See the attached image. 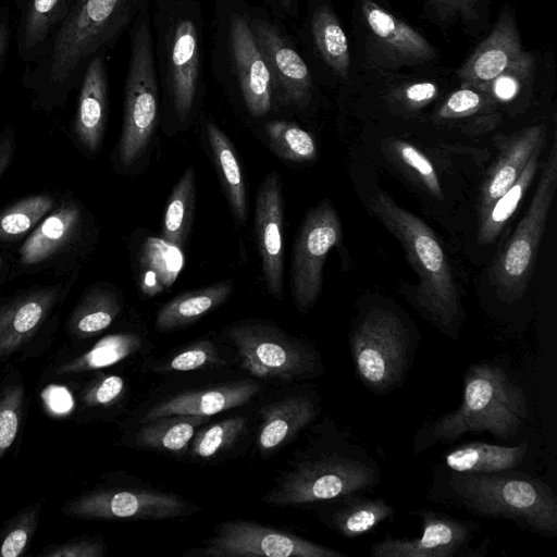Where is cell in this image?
I'll use <instances>...</instances> for the list:
<instances>
[{
	"label": "cell",
	"instance_id": "obj_30",
	"mask_svg": "<svg viewBox=\"0 0 557 557\" xmlns=\"http://www.w3.org/2000/svg\"><path fill=\"white\" fill-rule=\"evenodd\" d=\"M141 346L143 338L136 333L110 334L84 352L58 359L51 368V375L67 376L109 367L134 355Z\"/></svg>",
	"mask_w": 557,
	"mask_h": 557
},
{
	"label": "cell",
	"instance_id": "obj_10",
	"mask_svg": "<svg viewBox=\"0 0 557 557\" xmlns=\"http://www.w3.org/2000/svg\"><path fill=\"white\" fill-rule=\"evenodd\" d=\"M342 223L332 202L322 200L305 216L290 262L289 285L297 309L306 313L317 301L323 267L331 249L342 240Z\"/></svg>",
	"mask_w": 557,
	"mask_h": 557
},
{
	"label": "cell",
	"instance_id": "obj_19",
	"mask_svg": "<svg viewBox=\"0 0 557 557\" xmlns=\"http://www.w3.org/2000/svg\"><path fill=\"white\" fill-rule=\"evenodd\" d=\"M230 39L246 108L253 116H262L272 107L273 81L251 27L242 16L232 18Z\"/></svg>",
	"mask_w": 557,
	"mask_h": 557
},
{
	"label": "cell",
	"instance_id": "obj_8",
	"mask_svg": "<svg viewBox=\"0 0 557 557\" xmlns=\"http://www.w3.org/2000/svg\"><path fill=\"white\" fill-rule=\"evenodd\" d=\"M556 188L557 144L554 139L528 210L488 271L490 282L502 301L518 300L529 285Z\"/></svg>",
	"mask_w": 557,
	"mask_h": 557
},
{
	"label": "cell",
	"instance_id": "obj_23",
	"mask_svg": "<svg viewBox=\"0 0 557 557\" xmlns=\"http://www.w3.org/2000/svg\"><path fill=\"white\" fill-rule=\"evenodd\" d=\"M318 400L307 394L293 395L260 409L257 447L268 456L288 444L318 414Z\"/></svg>",
	"mask_w": 557,
	"mask_h": 557
},
{
	"label": "cell",
	"instance_id": "obj_7",
	"mask_svg": "<svg viewBox=\"0 0 557 557\" xmlns=\"http://www.w3.org/2000/svg\"><path fill=\"white\" fill-rule=\"evenodd\" d=\"M223 336L236 351L240 368L256 377L288 383L323 370L313 347L267 321L234 322L223 330Z\"/></svg>",
	"mask_w": 557,
	"mask_h": 557
},
{
	"label": "cell",
	"instance_id": "obj_3",
	"mask_svg": "<svg viewBox=\"0 0 557 557\" xmlns=\"http://www.w3.org/2000/svg\"><path fill=\"white\" fill-rule=\"evenodd\" d=\"M527 417L524 392L505 369L491 362L474 363L465 373L459 407L421 426L414 435L413 451L456 441L468 432H488L510 440Z\"/></svg>",
	"mask_w": 557,
	"mask_h": 557
},
{
	"label": "cell",
	"instance_id": "obj_41",
	"mask_svg": "<svg viewBox=\"0 0 557 557\" xmlns=\"http://www.w3.org/2000/svg\"><path fill=\"white\" fill-rule=\"evenodd\" d=\"M247 419L235 416L209 426L199 428L190 442V456L197 460H210L230 448L244 433Z\"/></svg>",
	"mask_w": 557,
	"mask_h": 557
},
{
	"label": "cell",
	"instance_id": "obj_49",
	"mask_svg": "<svg viewBox=\"0 0 557 557\" xmlns=\"http://www.w3.org/2000/svg\"><path fill=\"white\" fill-rule=\"evenodd\" d=\"M437 15L446 21L456 17L466 21L476 20L479 4L482 0H428Z\"/></svg>",
	"mask_w": 557,
	"mask_h": 557
},
{
	"label": "cell",
	"instance_id": "obj_32",
	"mask_svg": "<svg viewBox=\"0 0 557 557\" xmlns=\"http://www.w3.org/2000/svg\"><path fill=\"white\" fill-rule=\"evenodd\" d=\"M206 417L171 416L141 423L135 433L138 446L162 453L184 454Z\"/></svg>",
	"mask_w": 557,
	"mask_h": 557
},
{
	"label": "cell",
	"instance_id": "obj_16",
	"mask_svg": "<svg viewBox=\"0 0 557 557\" xmlns=\"http://www.w3.org/2000/svg\"><path fill=\"white\" fill-rule=\"evenodd\" d=\"M283 221L280 176L276 172H270L261 182L256 197L255 233L263 280L269 293L276 299L282 298L284 288Z\"/></svg>",
	"mask_w": 557,
	"mask_h": 557
},
{
	"label": "cell",
	"instance_id": "obj_5",
	"mask_svg": "<svg viewBox=\"0 0 557 557\" xmlns=\"http://www.w3.org/2000/svg\"><path fill=\"white\" fill-rule=\"evenodd\" d=\"M349 346L359 381L370 392L384 395L401 385L411 364L414 342L395 311L372 307L354 324Z\"/></svg>",
	"mask_w": 557,
	"mask_h": 557
},
{
	"label": "cell",
	"instance_id": "obj_25",
	"mask_svg": "<svg viewBox=\"0 0 557 557\" xmlns=\"http://www.w3.org/2000/svg\"><path fill=\"white\" fill-rule=\"evenodd\" d=\"M198 40L195 24L182 20L174 28L170 54V83L174 108L181 121L189 114L198 81Z\"/></svg>",
	"mask_w": 557,
	"mask_h": 557
},
{
	"label": "cell",
	"instance_id": "obj_1",
	"mask_svg": "<svg viewBox=\"0 0 557 557\" xmlns=\"http://www.w3.org/2000/svg\"><path fill=\"white\" fill-rule=\"evenodd\" d=\"M433 499L473 515L506 519L543 536L557 533V498L542 480L516 469L493 473L445 470L431 487Z\"/></svg>",
	"mask_w": 557,
	"mask_h": 557
},
{
	"label": "cell",
	"instance_id": "obj_40",
	"mask_svg": "<svg viewBox=\"0 0 557 557\" xmlns=\"http://www.w3.org/2000/svg\"><path fill=\"white\" fill-rule=\"evenodd\" d=\"M264 131L271 148L280 158L290 162L315 159L318 149L313 137L298 125L274 120L264 125Z\"/></svg>",
	"mask_w": 557,
	"mask_h": 557
},
{
	"label": "cell",
	"instance_id": "obj_46",
	"mask_svg": "<svg viewBox=\"0 0 557 557\" xmlns=\"http://www.w3.org/2000/svg\"><path fill=\"white\" fill-rule=\"evenodd\" d=\"M534 72L533 55L524 52L512 65L478 88L497 100L512 99Z\"/></svg>",
	"mask_w": 557,
	"mask_h": 557
},
{
	"label": "cell",
	"instance_id": "obj_14",
	"mask_svg": "<svg viewBox=\"0 0 557 557\" xmlns=\"http://www.w3.org/2000/svg\"><path fill=\"white\" fill-rule=\"evenodd\" d=\"M361 12L372 42L370 57L379 66L395 70L423 64L437 57L425 38L375 2L362 0Z\"/></svg>",
	"mask_w": 557,
	"mask_h": 557
},
{
	"label": "cell",
	"instance_id": "obj_24",
	"mask_svg": "<svg viewBox=\"0 0 557 557\" xmlns=\"http://www.w3.org/2000/svg\"><path fill=\"white\" fill-rule=\"evenodd\" d=\"M108 107L106 65L101 57H95L84 73L78 95L74 132L81 145L96 153L102 141Z\"/></svg>",
	"mask_w": 557,
	"mask_h": 557
},
{
	"label": "cell",
	"instance_id": "obj_42",
	"mask_svg": "<svg viewBox=\"0 0 557 557\" xmlns=\"http://www.w3.org/2000/svg\"><path fill=\"white\" fill-rule=\"evenodd\" d=\"M40 503H33L0 528V557H18L25 553L39 524Z\"/></svg>",
	"mask_w": 557,
	"mask_h": 557
},
{
	"label": "cell",
	"instance_id": "obj_50",
	"mask_svg": "<svg viewBox=\"0 0 557 557\" xmlns=\"http://www.w3.org/2000/svg\"><path fill=\"white\" fill-rule=\"evenodd\" d=\"M437 86L431 82H419L401 90V99L409 107L418 108L431 102L437 95Z\"/></svg>",
	"mask_w": 557,
	"mask_h": 557
},
{
	"label": "cell",
	"instance_id": "obj_37",
	"mask_svg": "<svg viewBox=\"0 0 557 557\" xmlns=\"http://www.w3.org/2000/svg\"><path fill=\"white\" fill-rule=\"evenodd\" d=\"M73 0H29L21 20L20 52L38 48L66 16Z\"/></svg>",
	"mask_w": 557,
	"mask_h": 557
},
{
	"label": "cell",
	"instance_id": "obj_52",
	"mask_svg": "<svg viewBox=\"0 0 557 557\" xmlns=\"http://www.w3.org/2000/svg\"><path fill=\"white\" fill-rule=\"evenodd\" d=\"M9 27L5 23H0V64L3 60L5 49L8 46V39H9Z\"/></svg>",
	"mask_w": 557,
	"mask_h": 557
},
{
	"label": "cell",
	"instance_id": "obj_31",
	"mask_svg": "<svg viewBox=\"0 0 557 557\" xmlns=\"http://www.w3.org/2000/svg\"><path fill=\"white\" fill-rule=\"evenodd\" d=\"M184 265L182 248L163 238L149 237L138 261L140 290L149 297L170 288Z\"/></svg>",
	"mask_w": 557,
	"mask_h": 557
},
{
	"label": "cell",
	"instance_id": "obj_33",
	"mask_svg": "<svg viewBox=\"0 0 557 557\" xmlns=\"http://www.w3.org/2000/svg\"><path fill=\"white\" fill-rule=\"evenodd\" d=\"M207 136L233 215L238 223L243 224L248 210L247 193L233 145L213 123L207 124Z\"/></svg>",
	"mask_w": 557,
	"mask_h": 557
},
{
	"label": "cell",
	"instance_id": "obj_12",
	"mask_svg": "<svg viewBox=\"0 0 557 557\" xmlns=\"http://www.w3.org/2000/svg\"><path fill=\"white\" fill-rule=\"evenodd\" d=\"M202 555L208 557H346L293 533L248 520L220 523L205 541Z\"/></svg>",
	"mask_w": 557,
	"mask_h": 557
},
{
	"label": "cell",
	"instance_id": "obj_20",
	"mask_svg": "<svg viewBox=\"0 0 557 557\" xmlns=\"http://www.w3.org/2000/svg\"><path fill=\"white\" fill-rule=\"evenodd\" d=\"M524 53L516 20L504 10L490 36L457 71L461 82L480 88L512 65Z\"/></svg>",
	"mask_w": 557,
	"mask_h": 557
},
{
	"label": "cell",
	"instance_id": "obj_35",
	"mask_svg": "<svg viewBox=\"0 0 557 557\" xmlns=\"http://www.w3.org/2000/svg\"><path fill=\"white\" fill-rule=\"evenodd\" d=\"M196 200L195 170L189 166L175 184L164 212L162 237L180 248L186 244Z\"/></svg>",
	"mask_w": 557,
	"mask_h": 557
},
{
	"label": "cell",
	"instance_id": "obj_13",
	"mask_svg": "<svg viewBox=\"0 0 557 557\" xmlns=\"http://www.w3.org/2000/svg\"><path fill=\"white\" fill-rule=\"evenodd\" d=\"M422 531L413 539L386 537L372 545V557H460L472 555L471 542L480 532L473 521H466L441 512L422 509Z\"/></svg>",
	"mask_w": 557,
	"mask_h": 557
},
{
	"label": "cell",
	"instance_id": "obj_38",
	"mask_svg": "<svg viewBox=\"0 0 557 557\" xmlns=\"http://www.w3.org/2000/svg\"><path fill=\"white\" fill-rule=\"evenodd\" d=\"M48 194L25 197L0 212V242H15L29 234L54 208Z\"/></svg>",
	"mask_w": 557,
	"mask_h": 557
},
{
	"label": "cell",
	"instance_id": "obj_54",
	"mask_svg": "<svg viewBox=\"0 0 557 557\" xmlns=\"http://www.w3.org/2000/svg\"><path fill=\"white\" fill-rule=\"evenodd\" d=\"M3 269H4V259H3V257L0 255V274H1V272L3 271Z\"/></svg>",
	"mask_w": 557,
	"mask_h": 557
},
{
	"label": "cell",
	"instance_id": "obj_22",
	"mask_svg": "<svg viewBox=\"0 0 557 557\" xmlns=\"http://www.w3.org/2000/svg\"><path fill=\"white\" fill-rule=\"evenodd\" d=\"M546 127L532 125L497 143L499 152L483 181L479 198V216L519 177L532 153L544 146Z\"/></svg>",
	"mask_w": 557,
	"mask_h": 557
},
{
	"label": "cell",
	"instance_id": "obj_36",
	"mask_svg": "<svg viewBox=\"0 0 557 557\" xmlns=\"http://www.w3.org/2000/svg\"><path fill=\"white\" fill-rule=\"evenodd\" d=\"M311 30L324 61L338 76L347 78L350 69L348 40L336 16L327 7H320L314 11Z\"/></svg>",
	"mask_w": 557,
	"mask_h": 557
},
{
	"label": "cell",
	"instance_id": "obj_26",
	"mask_svg": "<svg viewBox=\"0 0 557 557\" xmlns=\"http://www.w3.org/2000/svg\"><path fill=\"white\" fill-rule=\"evenodd\" d=\"M528 448L527 441L515 446L470 442L449 449L443 457V465L445 470L456 473L512 470L523 462Z\"/></svg>",
	"mask_w": 557,
	"mask_h": 557
},
{
	"label": "cell",
	"instance_id": "obj_15",
	"mask_svg": "<svg viewBox=\"0 0 557 557\" xmlns=\"http://www.w3.org/2000/svg\"><path fill=\"white\" fill-rule=\"evenodd\" d=\"M67 289L61 284L35 287L0 302V360L17 354L35 338Z\"/></svg>",
	"mask_w": 557,
	"mask_h": 557
},
{
	"label": "cell",
	"instance_id": "obj_45",
	"mask_svg": "<svg viewBox=\"0 0 557 557\" xmlns=\"http://www.w3.org/2000/svg\"><path fill=\"white\" fill-rule=\"evenodd\" d=\"M125 381L116 374H98L88 380L78 393L82 410L104 409L115 405L125 393Z\"/></svg>",
	"mask_w": 557,
	"mask_h": 557
},
{
	"label": "cell",
	"instance_id": "obj_4",
	"mask_svg": "<svg viewBox=\"0 0 557 557\" xmlns=\"http://www.w3.org/2000/svg\"><path fill=\"white\" fill-rule=\"evenodd\" d=\"M381 475L380 467L364 448L337 434L326 448L297 462L277 479L263 500L276 507L325 503L370 491Z\"/></svg>",
	"mask_w": 557,
	"mask_h": 557
},
{
	"label": "cell",
	"instance_id": "obj_43",
	"mask_svg": "<svg viewBox=\"0 0 557 557\" xmlns=\"http://www.w3.org/2000/svg\"><path fill=\"white\" fill-rule=\"evenodd\" d=\"M226 364L216 346L209 339L197 341L158 364L156 372H188Z\"/></svg>",
	"mask_w": 557,
	"mask_h": 557
},
{
	"label": "cell",
	"instance_id": "obj_51",
	"mask_svg": "<svg viewBox=\"0 0 557 557\" xmlns=\"http://www.w3.org/2000/svg\"><path fill=\"white\" fill-rule=\"evenodd\" d=\"M15 151V136L12 128H7L0 135V177L12 162Z\"/></svg>",
	"mask_w": 557,
	"mask_h": 557
},
{
	"label": "cell",
	"instance_id": "obj_9",
	"mask_svg": "<svg viewBox=\"0 0 557 557\" xmlns=\"http://www.w3.org/2000/svg\"><path fill=\"white\" fill-rule=\"evenodd\" d=\"M158 115V92L151 36L147 17L139 16L132 40L125 85L124 117L117 159L124 166L134 164L146 151Z\"/></svg>",
	"mask_w": 557,
	"mask_h": 557
},
{
	"label": "cell",
	"instance_id": "obj_21",
	"mask_svg": "<svg viewBox=\"0 0 557 557\" xmlns=\"http://www.w3.org/2000/svg\"><path fill=\"white\" fill-rule=\"evenodd\" d=\"M260 389L256 381L244 379L206 389L176 394L151 407L140 422L171 416L208 418L249 403Z\"/></svg>",
	"mask_w": 557,
	"mask_h": 557
},
{
	"label": "cell",
	"instance_id": "obj_2",
	"mask_svg": "<svg viewBox=\"0 0 557 557\" xmlns=\"http://www.w3.org/2000/svg\"><path fill=\"white\" fill-rule=\"evenodd\" d=\"M371 213L399 240L418 276L413 304L446 336L456 339L465 317L450 264L435 233L384 191L373 195Z\"/></svg>",
	"mask_w": 557,
	"mask_h": 557
},
{
	"label": "cell",
	"instance_id": "obj_29",
	"mask_svg": "<svg viewBox=\"0 0 557 557\" xmlns=\"http://www.w3.org/2000/svg\"><path fill=\"white\" fill-rule=\"evenodd\" d=\"M122 310V299L112 288L95 285L79 298L70 313L65 331L76 341L90 338L108 329Z\"/></svg>",
	"mask_w": 557,
	"mask_h": 557
},
{
	"label": "cell",
	"instance_id": "obj_44",
	"mask_svg": "<svg viewBox=\"0 0 557 557\" xmlns=\"http://www.w3.org/2000/svg\"><path fill=\"white\" fill-rule=\"evenodd\" d=\"M394 157L437 199L443 198V190L435 168L429 158L410 143L392 140Z\"/></svg>",
	"mask_w": 557,
	"mask_h": 557
},
{
	"label": "cell",
	"instance_id": "obj_28",
	"mask_svg": "<svg viewBox=\"0 0 557 557\" xmlns=\"http://www.w3.org/2000/svg\"><path fill=\"white\" fill-rule=\"evenodd\" d=\"M233 292L232 280L180 294L157 312L156 329L171 332L187 326L222 305Z\"/></svg>",
	"mask_w": 557,
	"mask_h": 557
},
{
	"label": "cell",
	"instance_id": "obj_11",
	"mask_svg": "<svg viewBox=\"0 0 557 557\" xmlns=\"http://www.w3.org/2000/svg\"><path fill=\"white\" fill-rule=\"evenodd\" d=\"M197 508L185 498L166 492L136 487H95L62 506V512L88 520H163L188 515Z\"/></svg>",
	"mask_w": 557,
	"mask_h": 557
},
{
	"label": "cell",
	"instance_id": "obj_17",
	"mask_svg": "<svg viewBox=\"0 0 557 557\" xmlns=\"http://www.w3.org/2000/svg\"><path fill=\"white\" fill-rule=\"evenodd\" d=\"M251 30L283 101L306 107L311 99L312 78L302 58L267 22L255 21Z\"/></svg>",
	"mask_w": 557,
	"mask_h": 557
},
{
	"label": "cell",
	"instance_id": "obj_27",
	"mask_svg": "<svg viewBox=\"0 0 557 557\" xmlns=\"http://www.w3.org/2000/svg\"><path fill=\"white\" fill-rule=\"evenodd\" d=\"M325 503L324 523L345 537L363 535L394 515L393 507L384 499L368 498L359 493Z\"/></svg>",
	"mask_w": 557,
	"mask_h": 557
},
{
	"label": "cell",
	"instance_id": "obj_39",
	"mask_svg": "<svg viewBox=\"0 0 557 557\" xmlns=\"http://www.w3.org/2000/svg\"><path fill=\"white\" fill-rule=\"evenodd\" d=\"M25 400L26 391L20 372L7 373L0 383V460L17 438Z\"/></svg>",
	"mask_w": 557,
	"mask_h": 557
},
{
	"label": "cell",
	"instance_id": "obj_48",
	"mask_svg": "<svg viewBox=\"0 0 557 557\" xmlns=\"http://www.w3.org/2000/svg\"><path fill=\"white\" fill-rule=\"evenodd\" d=\"M107 546L101 536H78L44 547L42 557H103Z\"/></svg>",
	"mask_w": 557,
	"mask_h": 557
},
{
	"label": "cell",
	"instance_id": "obj_18",
	"mask_svg": "<svg viewBox=\"0 0 557 557\" xmlns=\"http://www.w3.org/2000/svg\"><path fill=\"white\" fill-rule=\"evenodd\" d=\"M84 224L82 207L74 200L58 205L26 237L18 250L23 269L44 267L72 247Z\"/></svg>",
	"mask_w": 557,
	"mask_h": 557
},
{
	"label": "cell",
	"instance_id": "obj_53",
	"mask_svg": "<svg viewBox=\"0 0 557 557\" xmlns=\"http://www.w3.org/2000/svg\"><path fill=\"white\" fill-rule=\"evenodd\" d=\"M281 2L282 5H284L285 8L289 9L294 2V0H278Z\"/></svg>",
	"mask_w": 557,
	"mask_h": 557
},
{
	"label": "cell",
	"instance_id": "obj_34",
	"mask_svg": "<svg viewBox=\"0 0 557 557\" xmlns=\"http://www.w3.org/2000/svg\"><path fill=\"white\" fill-rule=\"evenodd\" d=\"M542 149L543 146L532 153L515 183L493 202L484 214L479 216L478 242L480 244L492 243L517 210L534 178Z\"/></svg>",
	"mask_w": 557,
	"mask_h": 557
},
{
	"label": "cell",
	"instance_id": "obj_6",
	"mask_svg": "<svg viewBox=\"0 0 557 557\" xmlns=\"http://www.w3.org/2000/svg\"><path fill=\"white\" fill-rule=\"evenodd\" d=\"M134 0H73L47 59L48 82L61 87L84 61L112 40L131 17Z\"/></svg>",
	"mask_w": 557,
	"mask_h": 557
},
{
	"label": "cell",
	"instance_id": "obj_47",
	"mask_svg": "<svg viewBox=\"0 0 557 557\" xmlns=\"http://www.w3.org/2000/svg\"><path fill=\"white\" fill-rule=\"evenodd\" d=\"M493 102V98L472 86L454 91L438 109L436 116L443 120L472 115Z\"/></svg>",
	"mask_w": 557,
	"mask_h": 557
}]
</instances>
